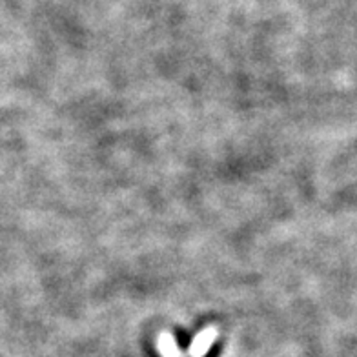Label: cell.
I'll use <instances>...</instances> for the list:
<instances>
[{
    "mask_svg": "<svg viewBox=\"0 0 357 357\" xmlns=\"http://www.w3.org/2000/svg\"><path fill=\"white\" fill-rule=\"evenodd\" d=\"M213 339H215V330L210 328V330H204L202 334H199V337L195 339V343L190 347V356L193 357H201L210 350L212 347Z\"/></svg>",
    "mask_w": 357,
    "mask_h": 357,
    "instance_id": "obj_1",
    "label": "cell"
},
{
    "mask_svg": "<svg viewBox=\"0 0 357 357\" xmlns=\"http://www.w3.org/2000/svg\"><path fill=\"white\" fill-rule=\"evenodd\" d=\"M159 348L162 356L165 357H181V352H178V348L175 347L174 339L169 337V335H162L159 341Z\"/></svg>",
    "mask_w": 357,
    "mask_h": 357,
    "instance_id": "obj_2",
    "label": "cell"
}]
</instances>
